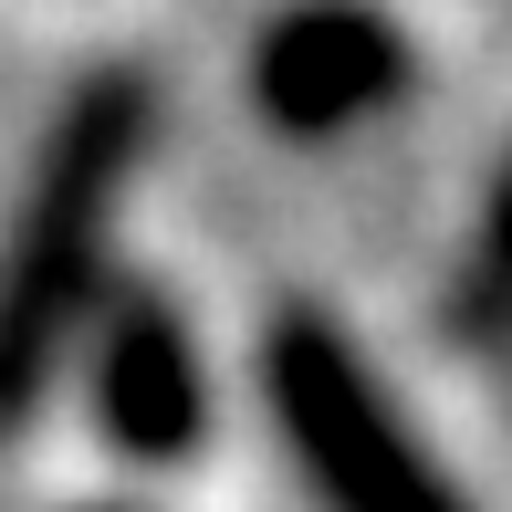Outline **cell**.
<instances>
[{
    "label": "cell",
    "mask_w": 512,
    "mask_h": 512,
    "mask_svg": "<svg viewBox=\"0 0 512 512\" xmlns=\"http://www.w3.org/2000/svg\"><path fill=\"white\" fill-rule=\"evenodd\" d=\"M147 126H157L147 74L105 63V74H84L63 95L32 178H21L11 241H0V439L32 429V408L53 398L63 356L84 335V314L105 304V251H115L126 178L147 157Z\"/></svg>",
    "instance_id": "6da1fadb"
},
{
    "label": "cell",
    "mask_w": 512,
    "mask_h": 512,
    "mask_svg": "<svg viewBox=\"0 0 512 512\" xmlns=\"http://www.w3.org/2000/svg\"><path fill=\"white\" fill-rule=\"evenodd\" d=\"M262 408L324 512H471L335 314L293 304L262 324Z\"/></svg>",
    "instance_id": "7a4b0ae2"
},
{
    "label": "cell",
    "mask_w": 512,
    "mask_h": 512,
    "mask_svg": "<svg viewBox=\"0 0 512 512\" xmlns=\"http://www.w3.org/2000/svg\"><path fill=\"white\" fill-rule=\"evenodd\" d=\"M74 356H84V418H95V439L115 460L178 471L189 450H209V366L168 293H147V283L105 293L84 314Z\"/></svg>",
    "instance_id": "3957f363"
},
{
    "label": "cell",
    "mask_w": 512,
    "mask_h": 512,
    "mask_svg": "<svg viewBox=\"0 0 512 512\" xmlns=\"http://www.w3.org/2000/svg\"><path fill=\"white\" fill-rule=\"evenodd\" d=\"M408 84L418 53L377 0H293L251 42V105H262V126L304 136V147L377 126L387 105H408Z\"/></svg>",
    "instance_id": "277c9868"
},
{
    "label": "cell",
    "mask_w": 512,
    "mask_h": 512,
    "mask_svg": "<svg viewBox=\"0 0 512 512\" xmlns=\"http://www.w3.org/2000/svg\"><path fill=\"white\" fill-rule=\"evenodd\" d=\"M460 335H481V345L512 335V157L492 168V199H481V230H471V262H460Z\"/></svg>",
    "instance_id": "5b68a950"
},
{
    "label": "cell",
    "mask_w": 512,
    "mask_h": 512,
    "mask_svg": "<svg viewBox=\"0 0 512 512\" xmlns=\"http://www.w3.org/2000/svg\"><path fill=\"white\" fill-rule=\"evenodd\" d=\"M95 512H136V502H95Z\"/></svg>",
    "instance_id": "8992f818"
}]
</instances>
